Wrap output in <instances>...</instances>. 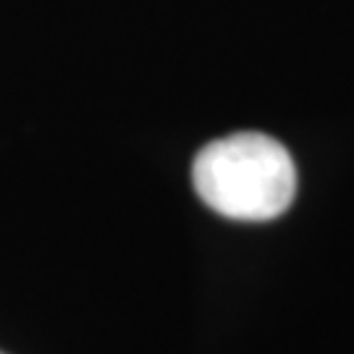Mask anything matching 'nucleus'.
Instances as JSON below:
<instances>
[{"label": "nucleus", "instance_id": "f257e3e1", "mask_svg": "<svg viewBox=\"0 0 354 354\" xmlns=\"http://www.w3.org/2000/svg\"><path fill=\"white\" fill-rule=\"evenodd\" d=\"M192 181L210 210L250 223L283 215L297 194L289 150L257 131L231 134L203 147L192 165Z\"/></svg>", "mask_w": 354, "mask_h": 354}]
</instances>
